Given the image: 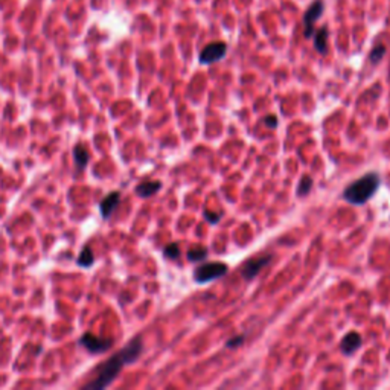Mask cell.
I'll return each mask as SVG.
<instances>
[{"instance_id": "277c9868", "label": "cell", "mask_w": 390, "mask_h": 390, "mask_svg": "<svg viewBox=\"0 0 390 390\" xmlns=\"http://www.w3.org/2000/svg\"><path fill=\"white\" fill-rule=\"evenodd\" d=\"M80 345L84 346L89 352L92 354H102L105 351H108L113 345V342L110 338H101L96 337L92 332H86L81 338H80Z\"/></svg>"}, {"instance_id": "2e32d148", "label": "cell", "mask_w": 390, "mask_h": 390, "mask_svg": "<svg viewBox=\"0 0 390 390\" xmlns=\"http://www.w3.org/2000/svg\"><path fill=\"white\" fill-rule=\"evenodd\" d=\"M311 188H312V180H311V177H308V176L302 177V180H300V183H299V188H297V195L305 197V195L311 191Z\"/></svg>"}, {"instance_id": "9c48e42d", "label": "cell", "mask_w": 390, "mask_h": 390, "mask_svg": "<svg viewBox=\"0 0 390 390\" xmlns=\"http://www.w3.org/2000/svg\"><path fill=\"white\" fill-rule=\"evenodd\" d=\"M119 203H120V194L119 192H111V194L107 195L99 203V210H101L102 218H108L114 212V209L119 206Z\"/></svg>"}, {"instance_id": "3957f363", "label": "cell", "mask_w": 390, "mask_h": 390, "mask_svg": "<svg viewBox=\"0 0 390 390\" xmlns=\"http://www.w3.org/2000/svg\"><path fill=\"white\" fill-rule=\"evenodd\" d=\"M227 270H229V267L223 262H207V264H203L198 269H195L194 279L198 284H204V282L223 278L227 273Z\"/></svg>"}, {"instance_id": "52a82bcc", "label": "cell", "mask_w": 390, "mask_h": 390, "mask_svg": "<svg viewBox=\"0 0 390 390\" xmlns=\"http://www.w3.org/2000/svg\"><path fill=\"white\" fill-rule=\"evenodd\" d=\"M270 261H272V256H261V258H255V259H250L249 262H246L244 264V267H242V278L246 279V281H252V279H255L259 273H261V270L267 265V264H270Z\"/></svg>"}, {"instance_id": "30bf717a", "label": "cell", "mask_w": 390, "mask_h": 390, "mask_svg": "<svg viewBox=\"0 0 390 390\" xmlns=\"http://www.w3.org/2000/svg\"><path fill=\"white\" fill-rule=\"evenodd\" d=\"M328 28H322L314 34V47L319 54H326L328 52Z\"/></svg>"}, {"instance_id": "ba28073f", "label": "cell", "mask_w": 390, "mask_h": 390, "mask_svg": "<svg viewBox=\"0 0 390 390\" xmlns=\"http://www.w3.org/2000/svg\"><path fill=\"white\" fill-rule=\"evenodd\" d=\"M360 346H361V337H360V334H357L354 331L346 334L342 338V343H340V349L346 355H352L355 351L360 349Z\"/></svg>"}, {"instance_id": "e0dca14e", "label": "cell", "mask_w": 390, "mask_h": 390, "mask_svg": "<svg viewBox=\"0 0 390 390\" xmlns=\"http://www.w3.org/2000/svg\"><path fill=\"white\" fill-rule=\"evenodd\" d=\"M163 253H165V256L169 258V259H177V258L180 256V249H179L177 244H169L168 247H165Z\"/></svg>"}, {"instance_id": "9a60e30c", "label": "cell", "mask_w": 390, "mask_h": 390, "mask_svg": "<svg viewBox=\"0 0 390 390\" xmlns=\"http://www.w3.org/2000/svg\"><path fill=\"white\" fill-rule=\"evenodd\" d=\"M384 54H386V46H384V44H377V46L372 49V52H371V61H372L374 64H378V63L383 60Z\"/></svg>"}, {"instance_id": "5b68a950", "label": "cell", "mask_w": 390, "mask_h": 390, "mask_svg": "<svg viewBox=\"0 0 390 390\" xmlns=\"http://www.w3.org/2000/svg\"><path fill=\"white\" fill-rule=\"evenodd\" d=\"M227 52V44L223 43V41H216V43H210L207 44L201 54H200V63L201 64H212V63H216L220 60L224 58Z\"/></svg>"}, {"instance_id": "ffe728a7", "label": "cell", "mask_w": 390, "mask_h": 390, "mask_svg": "<svg viewBox=\"0 0 390 390\" xmlns=\"http://www.w3.org/2000/svg\"><path fill=\"white\" fill-rule=\"evenodd\" d=\"M204 216H206L207 221H210V223H218L221 213H209V212H204Z\"/></svg>"}, {"instance_id": "7a4b0ae2", "label": "cell", "mask_w": 390, "mask_h": 390, "mask_svg": "<svg viewBox=\"0 0 390 390\" xmlns=\"http://www.w3.org/2000/svg\"><path fill=\"white\" fill-rule=\"evenodd\" d=\"M381 179L377 173H369L351 183L345 191L343 198L351 204H364L378 191Z\"/></svg>"}, {"instance_id": "6da1fadb", "label": "cell", "mask_w": 390, "mask_h": 390, "mask_svg": "<svg viewBox=\"0 0 390 390\" xmlns=\"http://www.w3.org/2000/svg\"><path fill=\"white\" fill-rule=\"evenodd\" d=\"M142 349H143L142 340H140L139 337H137V338H133L122 351H119L117 354H114V355L110 357L105 363L101 364V368H99V371H98V377L92 383H87V384L84 386V389L101 390L105 389L107 386H110V384L117 378V375L120 374V371L124 369V366L134 363V361L140 357Z\"/></svg>"}, {"instance_id": "ac0fdd59", "label": "cell", "mask_w": 390, "mask_h": 390, "mask_svg": "<svg viewBox=\"0 0 390 390\" xmlns=\"http://www.w3.org/2000/svg\"><path fill=\"white\" fill-rule=\"evenodd\" d=\"M242 342H244V335H238V337H233V338H230L226 345H227V348H230V349H233V348H238V346H241L242 345Z\"/></svg>"}, {"instance_id": "8fae6325", "label": "cell", "mask_w": 390, "mask_h": 390, "mask_svg": "<svg viewBox=\"0 0 390 390\" xmlns=\"http://www.w3.org/2000/svg\"><path fill=\"white\" fill-rule=\"evenodd\" d=\"M162 189V183L160 182H147V183H140L137 188H136V194L139 197H151L156 192H159Z\"/></svg>"}, {"instance_id": "4fadbf2b", "label": "cell", "mask_w": 390, "mask_h": 390, "mask_svg": "<svg viewBox=\"0 0 390 390\" xmlns=\"http://www.w3.org/2000/svg\"><path fill=\"white\" fill-rule=\"evenodd\" d=\"M77 262H78V265L86 267V269H89V267H92V265H93V262H95V256H93V252H92V249H90L89 246H86V247L81 250V253H80V256H78Z\"/></svg>"}, {"instance_id": "8992f818", "label": "cell", "mask_w": 390, "mask_h": 390, "mask_svg": "<svg viewBox=\"0 0 390 390\" xmlns=\"http://www.w3.org/2000/svg\"><path fill=\"white\" fill-rule=\"evenodd\" d=\"M322 12H323V0H315L306 9V12L303 15V25H305L303 34H305V38H311V35H314V23L320 18Z\"/></svg>"}, {"instance_id": "5bb4252c", "label": "cell", "mask_w": 390, "mask_h": 390, "mask_svg": "<svg viewBox=\"0 0 390 390\" xmlns=\"http://www.w3.org/2000/svg\"><path fill=\"white\" fill-rule=\"evenodd\" d=\"M207 256V249L201 247V246H195L189 252H188V259L192 262H200Z\"/></svg>"}, {"instance_id": "d6986e66", "label": "cell", "mask_w": 390, "mask_h": 390, "mask_svg": "<svg viewBox=\"0 0 390 390\" xmlns=\"http://www.w3.org/2000/svg\"><path fill=\"white\" fill-rule=\"evenodd\" d=\"M264 124L269 127V128H276L278 127V117L276 116H267L264 119Z\"/></svg>"}, {"instance_id": "7c38bea8", "label": "cell", "mask_w": 390, "mask_h": 390, "mask_svg": "<svg viewBox=\"0 0 390 390\" xmlns=\"http://www.w3.org/2000/svg\"><path fill=\"white\" fill-rule=\"evenodd\" d=\"M74 159H75V163H77L78 171L84 169V168L87 166V163H89V153H87V150H86L83 145L75 147V150H74Z\"/></svg>"}]
</instances>
